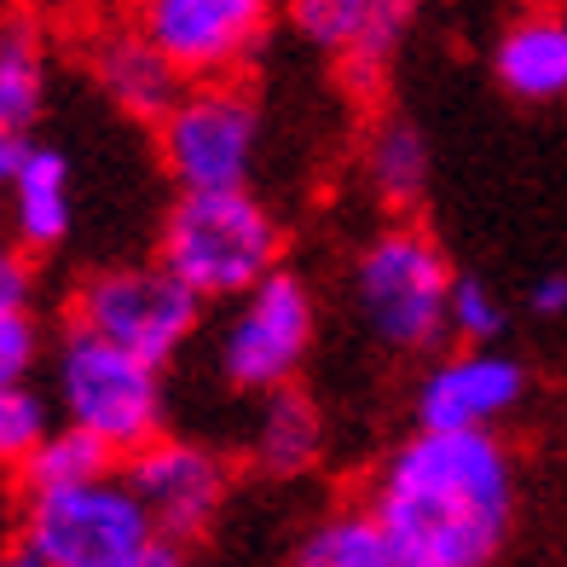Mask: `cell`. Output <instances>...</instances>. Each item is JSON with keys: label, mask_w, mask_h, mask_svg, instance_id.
<instances>
[{"label": "cell", "mask_w": 567, "mask_h": 567, "mask_svg": "<svg viewBox=\"0 0 567 567\" xmlns=\"http://www.w3.org/2000/svg\"><path fill=\"white\" fill-rule=\"evenodd\" d=\"M53 434V417H47V400L35 389H0V470H23Z\"/></svg>", "instance_id": "21"}, {"label": "cell", "mask_w": 567, "mask_h": 567, "mask_svg": "<svg viewBox=\"0 0 567 567\" xmlns=\"http://www.w3.org/2000/svg\"><path fill=\"white\" fill-rule=\"evenodd\" d=\"M140 567H186V550L168 545V538H157V545H151V556H145Z\"/></svg>", "instance_id": "26"}, {"label": "cell", "mask_w": 567, "mask_h": 567, "mask_svg": "<svg viewBox=\"0 0 567 567\" xmlns=\"http://www.w3.org/2000/svg\"><path fill=\"white\" fill-rule=\"evenodd\" d=\"M157 538V522L122 475L53 498H23L18 522V545L35 550L47 567H140Z\"/></svg>", "instance_id": "7"}, {"label": "cell", "mask_w": 567, "mask_h": 567, "mask_svg": "<svg viewBox=\"0 0 567 567\" xmlns=\"http://www.w3.org/2000/svg\"><path fill=\"white\" fill-rule=\"evenodd\" d=\"M365 509L400 567H498L522 509V475L498 434L411 429L377 463Z\"/></svg>", "instance_id": "1"}, {"label": "cell", "mask_w": 567, "mask_h": 567, "mask_svg": "<svg viewBox=\"0 0 567 567\" xmlns=\"http://www.w3.org/2000/svg\"><path fill=\"white\" fill-rule=\"evenodd\" d=\"M284 567H400L382 527L371 522L365 504H342L324 509L313 527L296 538V550Z\"/></svg>", "instance_id": "18"}, {"label": "cell", "mask_w": 567, "mask_h": 567, "mask_svg": "<svg viewBox=\"0 0 567 567\" xmlns=\"http://www.w3.org/2000/svg\"><path fill=\"white\" fill-rule=\"evenodd\" d=\"M7 226L23 255H53L75 226V174L59 145H30L7 186Z\"/></svg>", "instance_id": "13"}, {"label": "cell", "mask_w": 567, "mask_h": 567, "mask_svg": "<svg viewBox=\"0 0 567 567\" xmlns=\"http://www.w3.org/2000/svg\"><path fill=\"white\" fill-rule=\"evenodd\" d=\"M382 18H389V0H296L290 7L296 35L330 59H348Z\"/></svg>", "instance_id": "20"}, {"label": "cell", "mask_w": 567, "mask_h": 567, "mask_svg": "<svg viewBox=\"0 0 567 567\" xmlns=\"http://www.w3.org/2000/svg\"><path fill=\"white\" fill-rule=\"evenodd\" d=\"M324 452V417H319V405L307 389H278L267 394L261 405H255V423H249V457H255V470L261 475H278V481H290V475H307L319 463Z\"/></svg>", "instance_id": "16"}, {"label": "cell", "mask_w": 567, "mask_h": 567, "mask_svg": "<svg viewBox=\"0 0 567 567\" xmlns=\"http://www.w3.org/2000/svg\"><path fill=\"white\" fill-rule=\"evenodd\" d=\"M30 290H35L30 255H23L12 238H0V301H12V307H30Z\"/></svg>", "instance_id": "24"}, {"label": "cell", "mask_w": 567, "mask_h": 567, "mask_svg": "<svg viewBox=\"0 0 567 567\" xmlns=\"http://www.w3.org/2000/svg\"><path fill=\"white\" fill-rule=\"evenodd\" d=\"M35 365H41V319L30 307L0 301V389H30Z\"/></svg>", "instance_id": "23"}, {"label": "cell", "mask_w": 567, "mask_h": 567, "mask_svg": "<svg viewBox=\"0 0 567 567\" xmlns=\"http://www.w3.org/2000/svg\"><path fill=\"white\" fill-rule=\"evenodd\" d=\"M134 23L174 64L179 82L209 87V82H238V70L261 53L272 7L267 0H151Z\"/></svg>", "instance_id": "9"}, {"label": "cell", "mask_w": 567, "mask_h": 567, "mask_svg": "<svg viewBox=\"0 0 567 567\" xmlns=\"http://www.w3.org/2000/svg\"><path fill=\"white\" fill-rule=\"evenodd\" d=\"M452 290H457V272L446 261V249L417 220H394L371 231L348 272L359 324L389 353L441 348L452 337Z\"/></svg>", "instance_id": "2"}, {"label": "cell", "mask_w": 567, "mask_h": 567, "mask_svg": "<svg viewBox=\"0 0 567 567\" xmlns=\"http://www.w3.org/2000/svg\"><path fill=\"white\" fill-rule=\"evenodd\" d=\"M157 157L174 179V197L203 192H249L261 157V105L238 82L186 87L157 127Z\"/></svg>", "instance_id": "6"}, {"label": "cell", "mask_w": 567, "mask_h": 567, "mask_svg": "<svg viewBox=\"0 0 567 567\" xmlns=\"http://www.w3.org/2000/svg\"><path fill=\"white\" fill-rule=\"evenodd\" d=\"M87 75L93 87L105 93V105L122 111L127 122H151L163 127V116L179 105L186 82L174 75V64L145 41L140 23H116V30H99L87 47Z\"/></svg>", "instance_id": "12"}, {"label": "cell", "mask_w": 567, "mask_h": 567, "mask_svg": "<svg viewBox=\"0 0 567 567\" xmlns=\"http://www.w3.org/2000/svg\"><path fill=\"white\" fill-rule=\"evenodd\" d=\"M47 105V30L35 12L0 18V145H35Z\"/></svg>", "instance_id": "15"}, {"label": "cell", "mask_w": 567, "mask_h": 567, "mask_svg": "<svg viewBox=\"0 0 567 567\" xmlns=\"http://www.w3.org/2000/svg\"><path fill=\"white\" fill-rule=\"evenodd\" d=\"M533 389L527 365L504 348H452L417 377L411 423L423 434H498Z\"/></svg>", "instance_id": "10"}, {"label": "cell", "mask_w": 567, "mask_h": 567, "mask_svg": "<svg viewBox=\"0 0 567 567\" xmlns=\"http://www.w3.org/2000/svg\"><path fill=\"white\" fill-rule=\"evenodd\" d=\"M284 231L249 192L174 197L157 231V267H168L197 301H244L284 261Z\"/></svg>", "instance_id": "3"}, {"label": "cell", "mask_w": 567, "mask_h": 567, "mask_svg": "<svg viewBox=\"0 0 567 567\" xmlns=\"http://www.w3.org/2000/svg\"><path fill=\"white\" fill-rule=\"evenodd\" d=\"M493 82L522 105H561L567 99V12H522L493 41Z\"/></svg>", "instance_id": "14"}, {"label": "cell", "mask_w": 567, "mask_h": 567, "mask_svg": "<svg viewBox=\"0 0 567 567\" xmlns=\"http://www.w3.org/2000/svg\"><path fill=\"white\" fill-rule=\"evenodd\" d=\"M429 174H434V157H429L423 127L405 122V116H382L371 127V140H365V186H371V197L389 215L411 220V209L429 197Z\"/></svg>", "instance_id": "17"}, {"label": "cell", "mask_w": 567, "mask_h": 567, "mask_svg": "<svg viewBox=\"0 0 567 567\" xmlns=\"http://www.w3.org/2000/svg\"><path fill=\"white\" fill-rule=\"evenodd\" d=\"M53 400H59L70 429L93 434L122 463L168 434L163 429V417H168L163 371L87 337V330H64V342L53 353Z\"/></svg>", "instance_id": "4"}, {"label": "cell", "mask_w": 567, "mask_h": 567, "mask_svg": "<svg viewBox=\"0 0 567 567\" xmlns=\"http://www.w3.org/2000/svg\"><path fill=\"white\" fill-rule=\"evenodd\" d=\"M122 481L134 486V498L145 504V515L157 522L168 545H186V538L215 527L231 470L215 446L186 441V434H163V441H151L145 452L122 463Z\"/></svg>", "instance_id": "11"}, {"label": "cell", "mask_w": 567, "mask_h": 567, "mask_svg": "<svg viewBox=\"0 0 567 567\" xmlns=\"http://www.w3.org/2000/svg\"><path fill=\"white\" fill-rule=\"evenodd\" d=\"M0 567H47L35 550H23V545H12V550H0Z\"/></svg>", "instance_id": "27"}, {"label": "cell", "mask_w": 567, "mask_h": 567, "mask_svg": "<svg viewBox=\"0 0 567 567\" xmlns=\"http://www.w3.org/2000/svg\"><path fill=\"white\" fill-rule=\"evenodd\" d=\"M509 324V307L504 296L486 284L481 272H457V290H452V337L463 348H493Z\"/></svg>", "instance_id": "22"}, {"label": "cell", "mask_w": 567, "mask_h": 567, "mask_svg": "<svg viewBox=\"0 0 567 567\" xmlns=\"http://www.w3.org/2000/svg\"><path fill=\"white\" fill-rule=\"evenodd\" d=\"M197 319L203 301L157 261L93 267L70 296V330H87L157 371H168V359L197 337Z\"/></svg>", "instance_id": "5"}, {"label": "cell", "mask_w": 567, "mask_h": 567, "mask_svg": "<svg viewBox=\"0 0 567 567\" xmlns=\"http://www.w3.org/2000/svg\"><path fill=\"white\" fill-rule=\"evenodd\" d=\"M313 330H319L313 284L296 267H278L267 284H255V290L231 307V319L215 342L226 389H244V394H261V400L290 389L301 359L313 353Z\"/></svg>", "instance_id": "8"}, {"label": "cell", "mask_w": 567, "mask_h": 567, "mask_svg": "<svg viewBox=\"0 0 567 567\" xmlns=\"http://www.w3.org/2000/svg\"><path fill=\"white\" fill-rule=\"evenodd\" d=\"M527 313L533 319H561L567 313V267H550L527 284Z\"/></svg>", "instance_id": "25"}, {"label": "cell", "mask_w": 567, "mask_h": 567, "mask_svg": "<svg viewBox=\"0 0 567 567\" xmlns=\"http://www.w3.org/2000/svg\"><path fill=\"white\" fill-rule=\"evenodd\" d=\"M116 463L122 457L111 446H99L93 434L59 423L53 434H47V446L18 470V486H23V498H53V493H75V486H93V481L122 475Z\"/></svg>", "instance_id": "19"}]
</instances>
